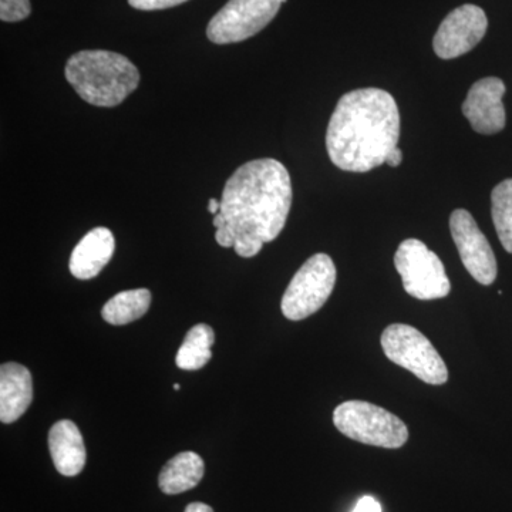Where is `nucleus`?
<instances>
[{
    "label": "nucleus",
    "instance_id": "nucleus-3",
    "mask_svg": "<svg viewBox=\"0 0 512 512\" xmlns=\"http://www.w3.org/2000/svg\"><path fill=\"white\" fill-rule=\"evenodd\" d=\"M64 76L86 103L116 107L140 83V72L126 56L109 50H83L67 60Z\"/></svg>",
    "mask_w": 512,
    "mask_h": 512
},
{
    "label": "nucleus",
    "instance_id": "nucleus-21",
    "mask_svg": "<svg viewBox=\"0 0 512 512\" xmlns=\"http://www.w3.org/2000/svg\"><path fill=\"white\" fill-rule=\"evenodd\" d=\"M352 512H382V505L375 498L366 495V497L360 498Z\"/></svg>",
    "mask_w": 512,
    "mask_h": 512
},
{
    "label": "nucleus",
    "instance_id": "nucleus-7",
    "mask_svg": "<svg viewBox=\"0 0 512 512\" xmlns=\"http://www.w3.org/2000/svg\"><path fill=\"white\" fill-rule=\"evenodd\" d=\"M336 266L326 254H316L301 266L282 298L281 309L286 319L309 318L328 302L336 284Z\"/></svg>",
    "mask_w": 512,
    "mask_h": 512
},
{
    "label": "nucleus",
    "instance_id": "nucleus-5",
    "mask_svg": "<svg viewBox=\"0 0 512 512\" xmlns=\"http://www.w3.org/2000/svg\"><path fill=\"white\" fill-rule=\"evenodd\" d=\"M384 355L394 365L409 370L424 383L441 386L448 380L446 363L420 330L394 323L382 333Z\"/></svg>",
    "mask_w": 512,
    "mask_h": 512
},
{
    "label": "nucleus",
    "instance_id": "nucleus-26",
    "mask_svg": "<svg viewBox=\"0 0 512 512\" xmlns=\"http://www.w3.org/2000/svg\"><path fill=\"white\" fill-rule=\"evenodd\" d=\"M212 224H214L215 228H222L227 225V220H225L224 215L221 214V212H218L217 215L214 217V221H212Z\"/></svg>",
    "mask_w": 512,
    "mask_h": 512
},
{
    "label": "nucleus",
    "instance_id": "nucleus-16",
    "mask_svg": "<svg viewBox=\"0 0 512 512\" xmlns=\"http://www.w3.org/2000/svg\"><path fill=\"white\" fill-rule=\"evenodd\" d=\"M151 299V292L144 288L117 293L101 309V316L110 325H127L146 315Z\"/></svg>",
    "mask_w": 512,
    "mask_h": 512
},
{
    "label": "nucleus",
    "instance_id": "nucleus-25",
    "mask_svg": "<svg viewBox=\"0 0 512 512\" xmlns=\"http://www.w3.org/2000/svg\"><path fill=\"white\" fill-rule=\"evenodd\" d=\"M208 211H210L211 214L217 215L218 212L221 211V202L212 198V200L208 202Z\"/></svg>",
    "mask_w": 512,
    "mask_h": 512
},
{
    "label": "nucleus",
    "instance_id": "nucleus-4",
    "mask_svg": "<svg viewBox=\"0 0 512 512\" xmlns=\"http://www.w3.org/2000/svg\"><path fill=\"white\" fill-rule=\"evenodd\" d=\"M336 429L349 439L382 448H400L409 440L406 424L376 404L349 400L333 412Z\"/></svg>",
    "mask_w": 512,
    "mask_h": 512
},
{
    "label": "nucleus",
    "instance_id": "nucleus-27",
    "mask_svg": "<svg viewBox=\"0 0 512 512\" xmlns=\"http://www.w3.org/2000/svg\"><path fill=\"white\" fill-rule=\"evenodd\" d=\"M180 389H181L180 384H174V390H175V392H178V390H180Z\"/></svg>",
    "mask_w": 512,
    "mask_h": 512
},
{
    "label": "nucleus",
    "instance_id": "nucleus-1",
    "mask_svg": "<svg viewBox=\"0 0 512 512\" xmlns=\"http://www.w3.org/2000/svg\"><path fill=\"white\" fill-rule=\"evenodd\" d=\"M291 175L274 158L241 165L222 191L221 214L235 237V252L252 258L284 231L292 207Z\"/></svg>",
    "mask_w": 512,
    "mask_h": 512
},
{
    "label": "nucleus",
    "instance_id": "nucleus-18",
    "mask_svg": "<svg viewBox=\"0 0 512 512\" xmlns=\"http://www.w3.org/2000/svg\"><path fill=\"white\" fill-rule=\"evenodd\" d=\"M491 215L501 244L512 254V178L498 184L491 192Z\"/></svg>",
    "mask_w": 512,
    "mask_h": 512
},
{
    "label": "nucleus",
    "instance_id": "nucleus-23",
    "mask_svg": "<svg viewBox=\"0 0 512 512\" xmlns=\"http://www.w3.org/2000/svg\"><path fill=\"white\" fill-rule=\"evenodd\" d=\"M403 161V153L400 148H393L392 151H390L389 156L386 158V164L389 165V167H399L400 164H402Z\"/></svg>",
    "mask_w": 512,
    "mask_h": 512
},
{
    "label": "nucleus",
    "instance_id": "nucleus-10",
    "mask_svg": "<svg viewBox=\"0 0 512 512\" xmlns=\"http://www.w3.org/2000/svg\"><path fill=\"white\" fill-rule=\"evenodd\" d=\"M487 15L476 5H463L448 13L433 39V49L440 59L451 60L471 52L484 39Z\"/></svg>",
    "mask_w": 512,
    "mask_h": 512
},
{
    "label": "nucleus",
    "instance_id": "nucleus-22",
    "mask_svg": "<svg viewBox=\"0 0 512 512\" xmlns=\"http://www.w3.org/2000/svg\"><path fill=\"white\" fill-rule=\"evenodd\" d=\"M215 239H217L218 245L224 248H234L235 247V237L232 234L231 229L225 225V227L218 228L217 234H215Z\"/></svg>",
    "mask_w": 512,
    "mask_h": 512
},
{
    "label": "nucleus",
    "instance_id": "nucleus-6",
    "mask_svg": "<svg viewBox=\"0 0 512 512\" xmlns=\"http://www.w3.org/2000/svg\"><path fill=\"white\" fill-rule=\"evenodd\" d=\"M394 266L404 291L419 301H436L451 292V282L439 256L419 239H406L397 248Z\"/></svg>",
    "mask_w": 512,
    "mask_h": 512
},
{
    "label": "nucleus",
    "instance_id": "nucleus-8",
    "mask_svg": "<svg viewBox=\"0 0 512 512\" xmlns=\"http://www.w3.org/2000/svg\"><path fill=\"white\" fill-rule=\"evenodd\" d=\"M282 0H229L208 23L207 36L215 45L244 42L274 20Z\"/></svg>",
    "mask_w": 512,
    "mask_h": 512
},
{
    "label": "nucleus",
    "instance_id": "nucleus-12",
    "mask_svg": "<svg viewBox=\"0 0 512 512\" xmlns=\"http://www.w3.org/2000/svg\"><path fill=\"white\" fill-rule=\"evenodd\" d=\"M116 241L109 228L97 227L87 232L70 256V272L80 281L96 278L113 258Z\"/></svg>",
    "mask_w": 512,
    "mask_h": 512
},
{
    "label": "nucleus",
    "instance_id": "nucleus-14",
    "mask_svg": "<svg viewBox=\"0 0 512 512\" xmlns=\"http://www.w3.org/2000/svg\"><path fill=\"white\" fill-rule=\"evenodd\" d=\"M49 450L56 470L64 477H76L86 466V446L79 427L70 420L53 424L49 433Z\"/></svg>",
    "mask_w": 512,
    "mask_h": 512
},
{
    "label": "nucleus",
    "instance_id": "nucleus-17",
    "mask_svg": "<svg viewBox=\"0 0 512 512\" xmlns=\"http://www.w3.org/2000/svg\"><path fill=\"white\" fill-rule=\"evenodd\" d=\"M215 342L214 330L211 326L195 325L188 330L183 345L178 349L175 363L183 370H200L210 362L211 348Z\"/></svg>",
    "mask_w": 512,
    "mask_h": 512
},
{
    "label": "nucleus",
    "instance_id": "nucleus-15",
    "mask_svg": "<svg viewBox=\"0 0 512 512\" xmlns=\"http://www.w3.org/2000/svg\"><path fill=\"white\" fill-rule=\"evenodd\" d=\"M204 473V460L197 453L184 451L165 464L158 477V485L164 494L185 493L201 483Z\"/></svg>",
    "mask_w": 512,
    "mask_h": 512
},
{
    "label": "nucleus",
    "instance_id": "nucleus-11",
    "mask_svg": "<svg viewBox=\"0 0 512 512\" xmlns=\"http://www.w3.org/2000/svg\"><path fill=\"white\" fill-rule=\"evenodd\" d=\"M504 94L505 84L498 77H485L471 86L461 110L478 134L491 136L504 130L507 123Z\"/></svg>",
    "mask_w": 512,
    "mask_h": 512
},
{
    "label": "nucleus",
    "instance_id": "nucleus-2",
    "mask_svg": "<svg viewBox=\"0 0 512 512\" xmlns=\"http://www.w3.org/2000/svg\"><path fill=\"white\" fill-rule=\"evenodd\" d=\"M399 137L396 100L382 89L369 87L340 97L326 131V148L339 170L367 173L386 164Z\"/></svg>",
    "mask_w": 512,
    "mask_h": 512
},
{
    "label": "nucleus",
    "instance_id": "nucleus-13",
    "mask_svg": "<svg viewBox=\"0 0 512 512\" xmlns=\"http://www.w3.org/2000/svg\"><path fill=\"white\" fill-rule=\"evenodd\" d=\"M33 400V382L29 369L19 363H5L0 367V421L5 424L18 421Z\"/></svg>",
    "mask_w": 512,
    "mask_h": 512
},
{
    "label": "nucleus",
    "instance_id": "nucleus-9",
    "mask_svg": "<svg viewBox=\"0 0 512 512\" xmlns=\"http://www.w3.org/2000/svg\"><path fill=\"white\" fill-rule=\"evenodd\" d=\"M450 231L468 274L478 284L493 285L498 274L497 259L473 215L466 210L454 211L450 215Z\"/></svg>",
    "mask_w": 512,
    "mask_h": 512
},
{
    "label": "nucleus",
    "instance_id": "nucleus-20",
    "mask_svg": "<svg viewBox=\"0 0 512 512\" xmlns=\"http://www.w3.org/2000/svg\"><path fill=\"white\" fill-rule=\"evenodd\" d=\"M188 2V0H128L131 8L137 10H163L174 8V6L181 5V3Z\"/></svg>",
    "mask_w": 512,
    "mask_h": 512
},
{
    "label": "nucleus",
    "instance_id": "nucleus-24",
    "mask_svg": "<svg viewBox=\"0 0 512 512\" xmlns=\"http://www.w3.org/2000/svg\"><path fill=\"white\" fill-rule=\"evenodd\" d=\"M185 512H214L210 505L204 503H191L185 508Z\"/></svg>",
    "mask_w": 512,
    "mask_h": 512
},
{
    "label": "nucleus",
    "instance_id": "nucleus-19",
    "mask_svg": "<svg viewBox=\"0 0 512 512\" xmlns=\"http://www.w3.org/2000/svg\"><path fill=\"white\" fill-rule=\"evenodd\" d=\"M32 13L30 0H0V19L2 22H22Z\"/></svg>",
    "mask_w": 512,
    "mask_h": 512
}]
</instances>
